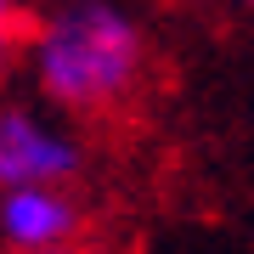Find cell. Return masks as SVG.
Instances as JSON below:
<instances>
[{
    "instance_id": "2",
    "label": "cell",
    "mask_w": 254,
    "mask_h": 254,
    "mask_svg": "<svg viewBox=\"0 0 254 254\" xmlns=\"http://www.w3.org/2000/svg\"><path fill=\"white\" fill-rule=\"evenodd\" d=\"M79 141L28 108H0V192L6 187H68L79 175Z\"/></svg>"
},
{
    "instance_id": "4",
    "label": "cell",
    "mask_w": 254,
    "mask_h": 254,
    "mask_svg": "<svg viewBox=\"0 0 254 254\" xmlns=\"http://www.w3.org/2000/svg\"><path fill=\"white\" fill-rule=\"evenodd\" d=\"M17 40H23V11H17V0H0V68L11 63Z\"/></svg>"
},
{
    "instance_id": "1",
    "label": "cell",
    "mask_w": 254,
    "mask_h": 254,
    "mask_svg": "<svg viewBox=\"0 0 254 254\" xmlns=\"http://www.w3.org/2000/svg\"><path fill=\"white\" fill-rule=\"evenodd\" d=\"M147 68L141 28L108 0H63L34 34V79L68 113H113L136 96Z\"/></svg>"
},
{
    "instance_id": "5",
    "label": "cell",
    "mask_w": 254,
    "mask_h": 254,
    "mask_svg": "<svg viewBox=\"0 0 254 254\" xmlns=\"http://www.w3.org/2000/svg\"><path fill=\"white\" fill-rule=\"evenodd\" d=\"M226 6H237V11H254V0H226Z\"/></svg>"
},
{
    "instance_id": "3",
    "label": "cell",
    "mask_w": 254,
    "mask_h": 254,
    "mask_svg": "<svg viewBox=\"0 0 254 254\" xmlns=\"http://www.w3.org/2000/svg\"><path fill=\"white\" fill-rule=\"evenodd\" d=\"M79 237V209L63 187H6L0 192V243L17 254H51Z\"/></svg>"
}]
</instances>
